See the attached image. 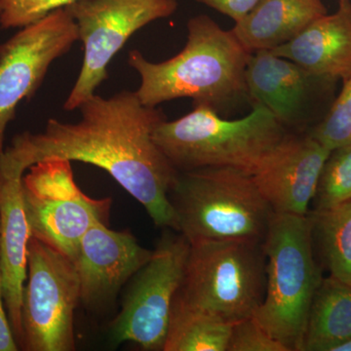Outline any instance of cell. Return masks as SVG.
<instances>
[{
  "label": "cell",
  "mask_w": 351,
  "mask_h": 351,
  "mask_svg": "<svg viewBox=\"0 0 351 351\" xmlns=\"http://www.w3.org/2000/svg\"><path fill=\"white\" fill-rule=\"evenodd\" d=\"M217 12L228 16L234 23L243 19L260 0H196Z\"/></svg>",
  "instance_id": "obj_25"
},
{
  "label": "cell",
  "mask_w": 351,
  "mask_h": 351,
  "mask_svg": "<svg viewBox=\"0 0 351 351\" xmlns=\"http://www.w3.org/2000/svg\"><path fill=\"white\" fill-rule=\"evenodd\" d=\"M168 198L176 232L189 243L241 240L263 244L274 215L253 176L232 167L178 172Z\"/></svg>",
  "instance_id": "obj_3"
},
{
  "label": "cell",
  "mask_w": 351,
  "mask_h": 351,
  "mask_svg": "<svg viewBox=\"0 0 351 351\" xmlns=\"http://www.w3.org/2000/svg\"><path fill=\"white\" fill-rule=\"evenodd\" d=\"M330 351H351V337L338 345L332 346Z\"/></svg>",
  "instance_id": "obj_27"
},
{
  "label": "cell",
  "mask_w": 351,
  "mask_h": 351,
  "mask_svg": "<svg viewBox=\"0 0 351 351\" xmlns=\"http://www.w3.org/2000/svg\"><path fill=\"white\" fill-rule=\"evenodd\" d=\"M287 133L260 104H253L249 114L234 120L196 105L180 119L159 122L152 138L177 172L232 167L253 175Z\"/></svg>",
  "instance_id": "obj_4"
},
{
  "label": "cell",
  "mask_w": 351,
  "mask_h": 351,
  "mask_svg": "<svg viewBox=\"0 0 351 351\" xmlns=\"http://www.w3.org/2000/svg\"><path fill=\"white\" fill-rule=\"evenodd\" d=\"M265 267L262 243L241 240L191 243L173 306L235 324L253 316L262 304Z\"/></svg>",
  "instance_id": "obj_6"
},
{
  "label": "cell",
  "mask_w": 351,
  "mask_h": 351,
  "mask_svg": "<svg viewBox=\"0 0 351 351\" xmlns=\"http://www.w3.org/2000/svg\"><path fill=\"white\" fill-rule=\"evenodd\" d=\"M330 154L309 134L293 132L270 149L252 176L274 213H308Z\"/></svg>",
  "instance_id": "obj_13"
},
{
  "label": "cell",
  "mask_w": 351,
  "mask_h": 351,
  "mask_svg": "<svg viewBox=\"0 0 351 351\" xmlns=\"http://www.w3.org/2000/svg\"><path fill=\"white\" fill-rule=\"evenodd\" d=\"M80 302V278L73 261L32 237L23 293L21 350H75V313Z\"/></svg>",
  "instance_id": "obj_9"
},
{
  "label": "cell",
  "mask_w": 351,
  "mask_h": 351,
  "mask_svg": "<svg viewBox=\"0 0 351 351\" xmlns=\"http://www.w3.org/2000/svg\"><path fill=\"white\" fill-rule=\"evenodd\" d=\"M24 166L5 152L0 156V270L3 298L16 341H23V293L32 239L22 193Z\"/></svg>",
  "instance_id": "obj_14"
},
{
  "label": "cell",
  "mask_w": 351,
  "mask_h": 351,
  "mask_svg": "<svg viewBox=\"0 0 351 351\" xmlns=\"http://www.w3.org/2000/svg\"><path fill=\"white\" fill-rule=\"evenodd\" d=\"M27 170L22 193L32 237L73 260L89 228L98 223L108 225L112 198L85 195L66 159H44Z\"/></svg>",
  "instance_id": "obj_8"
},
{
  "label": "cell",
  "mask_w": 351,
  "mask_h": 351,
  "mask_svg": "<svg viewBox=\"0 0 351 351\" xmlns=\"http://www.w3.org/2000/svg\"><path fill=\"white\" fill-rule=\"evenodd\" d=\"M78 110L76 123L51 119L43 132L20 134L4 151L25 170L48 158L101 168L143 205L154 225L176 230L168 193L178 172L152 138L163 113L131 91L108 99L95 94Z\"/></svg>",
  "instance_id": "obj_1"
},
{
  "label": "cell",
  "mask_w": 351,
  "mask_h": 351,
  "mask_svg": "<svg viewBox=\"0 0 351 351\" xmlns=\"http://www.w3.org/2000/svg\"><path fill=\"white\" fill-rule=\"evenodd\" d=\"M228 351H288L287 348L263 329L254 318L232 325Z\"/></svg>",
  "instance_id": "obj_24"
},
{
  "label": "cell",
  "mask_w": 351,
  "mask_h": 351,
  "mask_svg": "<svg viewBox=\"0 0 351 351\" xmlns=\"http://www.w3.org/2000/svg\"><path fill=\"white\" fill-rule=\"evenodd\" d=\"M189 250L191 243L182 233L165 228L152 257L125 286L110 327L114 345L132 343L144 350L163 351Z\"/></svg>",
  "instance_id": "obj_7"
},
{
  "label": "cell",
  "mask_w": 351,
  "mask_h": 351,
  "mask_svg": "<svg viewBox=\"0 0 351 351\" xmlns=\"http://www.w3.org/2000/svg\"><path fill=\"white\" fill-rule=\"evenodd\" d=\"M326 14L323 0H260L232 32L250 53L272 50Z\"/></svg>",
  "instance_id": "obj_17"
},
{
  "label": "cell",
  "mask_w": 351,
  "mask_h": 351,
  "mask_svg": "<svg viewBox=\"0 0 351 351\" xmlns=\"http://www.w3.org/2000/svg\"><path fill=\"white\" fill-rule=\"evenodd\" d=\"M78 0H0V27H27Z\"/></svg>",
  "instance_id": "obj_23"
},
{
  "label": "cell",
  "mask_w": 351,
  "mask_h": 351,
  "mask_svg": "<svg viewBox=\"0 0 351 351\" xmlns=\"http://www.w3.org/2000/svg\"><path fill=\"white\" fill-rule=\"evenodd\" d=\"M263 249L265 295L254 318L288 351H302L309 308L323 279L308 213H274Z\"/></svg>",
  "instance_id": "obj_5"
},
{
  "label": "cell",
  "mask_w": 351,
  "mask_h": 351,
  "mask_svg": "<svg viewBox=\"0 0 351 351\" xmlns=\"http://www.w3.org/2000/svg\"><path fill=\"white\" fill-rule=\"evenodd\" d=\"M351 337V285L323 278L311 302L302 351H330Z\"/></svg>",
  "instance_id": "obj_18"
},
{
  "label": "cell",
  "mask_w": 351,
  "mask_h": 351,
  "mask_svg": "<svg viewBox=\"0 0 351 351\" xmlns=\"http://www.w3.org/2000/svg\"><path fill=\"white\" fill-rule=\"evenodd\" d=\"M77 40L75 21L66 7L23 27L0 45V156L7 126L21 101L36 94L53 62Z\"/></svg>",
  "instance_id": "obj_11"
},
{
  "label": "cell",
  "mask_w": 351,
  "mask_h": 351,
  "mask_svg": "<svg viewBox=\"0 0 351 351\" xmlns=\"http://www.w3.org/2000/svg\"><path fill=\"white\" fill-rule=\"evenodd\" d=\"M77 27L83 62L64 110L73 112L108 80V66L129 38L177 11V0H78L66 7Z\"/></svg>",
  "instance_id": "obj_10"
},
{
  "label": "cell",
  "mask_w": 351,
  "mask_h": 351,
  "mask_svg": "<svg viewBox=\"0 0 351 351\" xmlns=\"http://www.w3.org/2000/svg\"><path fill=\"white\" fill-rule=\"evenodd\" d=\"M308 215L313 242L330 276L351 285V200Z\"/></svg>",
  "instance_id": "obj_19"
},
{
  "label": "cell",
  "mask_w": 351,
  "mask_h": 351,
  "mask_svg": "<svg viewBox=\"0 0 351 351\" xmlns=\"http://www.w3.org/2000/svg\"><path fill=\"white\" fill-rule=\"evenodd\" d=\"M269 51L314 75L346 82L351 76L350 0H339L334 13L318 18L292 40Z\"/></svg>",
  "instance_id": "obj_16"
},
{
  "label": "cell",
  "mask_w": 351,
  "mask_h": 351,
  "mask_svg": "<svg viewBox=\"0 0 351 351\" xmlns=\"http://www.w3.org/2000/svg\"><path fill=\"white\" fill-rule=\"evenodd\" d=\"M348 200H351V144L332 149L328 157L313 199V211L330 209Z\"/></svg>",
  "instance_id": "obj_21"
},
{
  "label": "cell",
  "mask_w": 351,
  "mask_h": 351,
  "mask_svg": "<svg viewBox=\"0 0 351 351\" xmlns=\"http://www.w3.org/2000/svg\"><path fill=\"white\" fill-rule=\"evenodd\" d=\"M152 254L129 230H113L105 223L90 228L73 260L80 278V302L92 313L106 311Z\"/></svg>",
  "instance_id": "obj_12"
},
{
  "label": "cell",
  "mask_w": 351,
  "mask_h": 351,
  "mask_svg": "<svg viewBox=\"0 0 351 351\" xmlns=\"http://www.w3.org/2000/svg\"><path fill=\"white\" fill-rule=\"evenodd\" d=\"M330 80L314 75L269 50L252 53L246 69L251 105H262L293 133H304L311 120L318 86Z\"/></svg>",
  "instance_id": "obj_15"
},
{
  "label": "cell",
  "mask_w": 351,
  "mask_h": 351,
  "mask_svg": "<svg viewBox=\"0 0 351 351\" xmlns=\"http://www.w3.org/2000/svg\"><path fill=\"white\" fill-rule=\"evenodd\" d=\"M188 39L176 56L152 63L138 50L129 52L128 64L141 84L135 93L145 107L156 108L175 99H193V106L213 108L221 117L250 103L246 69L252 53L232 29L226 31L212 18H191Z\"/></svg>",
  "instance_id": "obj_2"
},
{
  "label": "cell",
  "mask_w": 351,
  "mask_h": 351,
  "mask_svg": "<svg viewBox=\"0 0 351 351\" xmlns=\"http://www.w3.org/2000/svg\"><path fill=\"white\" fill-rule=\"evenodd\" d=\"M232 327L206 314L173 306L163 351H228Z\"/></svg>",
  "instance_id": "obj_20"
},
{
  "label": "cell",
  "mask_w": 351,
  "mask_h": 351,
  "mask_svg": "<svg viewBox=\"0 0 351 351\" xmlns=\"http://www.w3.org/2000/svg\"><path fill=\"white\" fill-rule=\"evenodd\" d=\"M307 134L331 152L351 144V76L326 115Z\"/></svg>",
  "instance_id": "obj_22"
},
{
  "label": "cell",
  "mask_w": 351,
  "mask_h": 351,
  "mask_svg": "<svg viewBox=\"0 0 351 351\" xmlns=\"http://www.w3.org/2000/svg\"><path fill=\"white\" fill-rule=\"evenodd\" d=\"M20 348L14 335L3 298L1 270H0V351H17Z\"/></svg>",
  "instance_id": "obj_26"
}]
</instances>
